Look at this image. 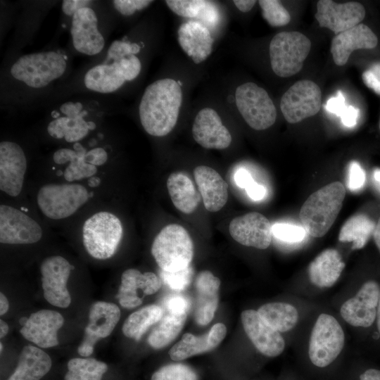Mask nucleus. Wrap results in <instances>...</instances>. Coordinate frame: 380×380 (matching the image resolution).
<instances>
[{
    "label": "nucleus",
    "instance_id": "nucleus-1",
    "mask_svg": "<svg viewBox=\"0 0 380 380\" xmlns=\"http://www.w3.org/2000/svg\"><path fill=\"white\" fill-rule=\"evenodd\" d=\"M140 49L137 43L113 41L108 49L105 61L85 73L86 88L94 92L110 94L118 91L125 82L135 80L141 70V63L136 55Z\"/></svg>",
    "mask_w": 380,
    "mask_h": 380
},
{
    "label": "nucleus",
    "instance_id": "nucleus-2",
    "mask_svg": "<svg viewBox=\"0 0 380 380\" xmlns=\"http://www.w3.org/2000/svg\"><path fill=\"white\" fill-rule=\"evenodd\" d=\"M182 103L178 82L163 78L150 84L139 106V116L144 130L153 137H164L175 127Z\"/></svg>",
    "mask_w": 380,
    "mask_h": 380
},
{
    "label": "nucleus",
    "instance_id": "nucleus-3",
    "mask_svg": "<svg viewBox=\"0 0 380 380\" xmlns=\"http://www.w3.org/2000/svg\"><path fill=\"white\" fill-rule=\"evenodd\" d=\"M346 193L341 182H334L307 198L300 210L299 218L308 234L319 238L328 232L342 208Z\"/></svg>",
    "mask_w": 380,
    "mask_h": 380
},
{
    "label": "nucleus",
    "instance_id": "nucleus-4",
    "mask_svg": "<svg viewBox=\"0 0 380 380\" xmlns=\"http://www.w3.org/2000/svg\"><path fill=\"white\" fill-rule=\"evenodd\" d=\"M67 68L65 54L52 50L21 56L11 65L10 74L15 81L37 89L61 78Z\"/></svg>",
    "mask_w": 380,
    "mask_h": 380
},
{
    "label": "nucleus",
    "instance_id": "nucleus-5",
    "mask_svg": "<svg viewBox=\"0 0 380 380\" xmlns=\"http://www.w3.org/2000/svg\"><path fill=\"white\" fill-rule=\"evenodd\" d=\"M151 254L161 270L177 272L190 266L194 257V243L185 228L170 224L155 237Z\"/></svg>",
    "mask_w": 380,
    "mask_h": 380
},
{
    "label": "nucleus",
    "instance_id": "nucleus-6",
    "mask_svg": "<svg viewBox=\"0 0 380 380\" xmlns=\"http://www.w3.org/2000/svg\"><path fill=\"white\" fill-rule=\"evenodd\" d=\"M120 219L109 212H99L89 217L82 227V241L94 258L106 260L115 253L122 237Z\"/></svg>",
    "mask_w": 380,
    "mask_h": 380
},
{
    "label": "nucleus",
    "instance_id": "nucleus-7",
    "mask_svg": "<svg viewBox=\"0 0 380 380\" xmlns=\"http://www.w3.org/2000/svg\"><path fill=\"white\" fill-rule=\"evenodd\" d=\"M310 47V40L299 32L277 33L269 46L273 72L281 77H289L298 73L303 66Z\"/></svg>",
    "mask_w": 380,
    "mask_h": 380
},
{
    "label": "nucleus",
    "instance_id": "nucleus-8",
    "mask_svg": "<svg viewBox=\"0 0 380 380\" xmlns=\"http://www.w3.org/2000/svg\"><path fill=\"white\" fill-rule=\"evenodd\" d=\"M93 109L82 101H66L52 113V120L47 126L49 134L68 143H77L96 128L91 120Z\"/></svg>",
    "mask_w": 380,
    "mask_h": 380
},
{
    "label": "nucleus",
    "instance_id": "nucleus-9",
    "mask_svg": "<svg viewBox=\"0 0 380 380\" xmlns=\"http://www.w3.org/2000/svg\"><path fill=\"white\" fill-rule=\"evenodd\" d=\"M89 197L87 189L81 184H48L39 189L37 202L46 217L61 220L74 214Z\"/></svg>",
    "mask_w": 380,
    "mask_h": 380
},
{
    "label": "nucleus",
    "instance_id": "nucleus-10",
    "mask_svg": "<svg viewBox=\"0 0 380 380\" xmlns=\"http://www.w3.org/2000/svg\"><path fill=\"white\" fill-rule=\"evenodd\" d=\"M237 109L246 122L255 130L270 127L277 118V110L268 93L256 84L248 82L235 91Z\"/></svg>",
    "mask_w": 380,
    "mask_h": 380
},
{
    "label": "nucleus",
    "instance_id": "nucleus-11",
    "mask_svg": "<svg viewBox=\"0 0 380 380\" xmlns=\"http://www.w3.org/2000/svg\"><path fill=\"white\" fill-rule=\"evenodd\" d=\"M344 345V333L338 322L331 315H319L311 332L308 354L312 363L325 367L333 362Z\"/></svg>",
    "mask_w": 380,
    "mask_h": 380
},
{
    "label": "nucleus",
    "instance_id": "nucleus-12",
    "mask_svg": "<svg viewBox=\"0 0 380 380\" xmlns=\"http://www.w3.org/2000/svg\"><path fill=\"white\" fill-rule=\"evenodd\" d=\"M321 90L311 80H299L282 96L280 108L285 120L291 124L316 115L321 106Z\"/></svg>",
    "mask_w": 380,
    "mask_h": 380
},
{
    "label": "nucleus",
    "instance_id": "nucleus-13",
    "mask_svg": "<svg viewBox=\"0 0 380 380\" xmlns=\"http://www.w3.org/2000/svg\"><path fill=\"white\" fill-rule=\"evenodd\" d=\"M72 270L63 257L53 255L45 258L40 266L44 297L53 306L65 308L71 303L67 282Z\"/></svg>",
    "mask_w": 380,
    "mask_h": 380
},
{
    "label": "nucleus",
    "instance_id": "nucleus-14",
    "mask_svg": "<svg viewBox=\"0 0 380 380\" xmlns=\"http://www.w3.org/2000/svg\"><path fill=\"white\" fill-rule=\"evenodd\" d=\"M120 318V310L116 304L106 301L93 303L83 340L77 348L78 353L82 357L91 355L97 341L112 333Z\"/></svg>",
    "mask_w": 380,
    "mask_h": 380
},
{
    "label": "nucleus",
    "instance_id": "nucleus-15",
    "mask_svg": "<svg viewBox=\"0 0 380 380\" xmlns=\"http://www.w3.org/2000/svg\"><path fill=\"white\" fill-rule=\"evenodd\" d=\"M70 34L75 49L82 54L100 53L105 46V39L99 29V19L91 6L77 10L70 18Z\"/></svg>",
    "mask_w": 380,
    "mask_h": 380
},
{
    "label": "nucleus",
    "instance_id": "nucleus-16",
    "mask_svg": "<svg viewBox=\"0 0 380 380\" xmlns=\"http://www.w3.org/2000/svg\"><path fill=\"white\" fill-rule=\"evenodd\" d=\"M42 237V229L32 217L10 205L0 206V242L31 244Z\"/></svg>",
    "mask_w": 380,
    "mask_h": 380
},
{
    "label": "nucleus",
    "instance_id": "nucleus-17",
    "mask_svg": "<svg viewBox=\"0 0 380 380\" xmlns=\"http://www.w3.org/2000/svg\"><path fill=\"white\" fill-rule=\"evenodd\" d=\"M365 13V7L358 2L338 4L320 0L315 17L321 27L328 28L337 35L360 24Z\"/></svg>",
    "mask_w": 380,
    "mask_h": 380
},
{
    "label": "nucleus",
    "instance_id": "nucleus-18",
    "mask_svg": "<svg viewBox=\"0 0 380 380\" xmlns=\"http://www.w3.org/2000/svg\"><path fill=\"white\" fill-rule=\"evenodd\" d=\"M379 295L378 283L373 280L364 283L354 297L343 303L341 317L354 327L372 326L376 319Z\"/></svg>",
    "mask_w": 380,
    "mask_h": 380
},
{
    "label": "nucleus",
    "instance_id": "nucleus-19",
    "mask_svg": "<svg viewBox=\"0 0 380 380\" xmlns=\"http://www.w3.org/2000/svg\"><path fill=\"white\" fill-rule=\"evenodd\" d=\"M27 159L22 147L15 142L4 141L0 144V189L15 197L23 186Z\"/></svg>",
    "mask_w": 380,
    "mask_h": 380
},
{
    "label": "nucleus",
    "instance_id": "nucleus-20",
    "mask_svg": "<svg viewBox=\"0 0 380 380\" xmlns=\"http://www.w3.org/2000/svg\"><path fill=\"white\" fill-rule=\"evenodd\" d=\"M229 231L236 242L246 246L264 250L272 241V225L265 216L257 212L234 218Z\"/></svg>",
    "mask_w": 380,
    "mask_h": 380
},
{
    "label": "nucleus",
    "instance_id": "nucleus-21",
    "mask_svg": "<svg viewBox=\"0 0 380 380\" xmlns=\"http://www.w3.org/2000/svg\"><path fill=\"white\" fill-rule=\"evenodd\" d=\"M241 319L246 335L260 353L273 357L283 352L285 342L280 332L266 323L258 311L244 310Z\"/></svg>",
    "mask_w": 380,
    "mask_h": 380
},
{
    "label": "nucleus",
    "instance_id": "nucleus-22",
    "mask_svg": "<svg viewBox=\"0 0 380 380\" xmlns=\"http://www.w3.org/2000/svg\"><path fill=\"white\" fill-rule=\"evenodd\" d=\"M162 283L153 272L141 273L136 269H128L121 276V284L116 298L125 308H134L142 303L145 296L156 293Z\"/></svg>",
    "mask_w": 380,
    "mask_h": 380
},
{
    "label": "nucleus",
    "instance_id": "nucleus-23",
    "mask_svg": "<svg viewBox=\"0 0 380 380\" xmlns=\"http://www.w3.org/2000/svg\"><path fill=\"white\" fill-rule=\"evenodd\" d=\"M192 135L195 141L207 149H224L232 142V135L223 125L218 113L213 108H204L196 114Z\"/></svg>",
    "mask_w": 380,
    "mask_h": 380
},
{
    "label": "nucleus",
    "instance_id": "nucleus-24",
    "mask_svg": "<svg viewBox=\"0 0 380 380\" xmlns=\"http://www.w3.org/2000/svg\"><path fill=\"white\" fill-rule=\"evenodd\" d=\"M63 323L61 313L44 309L31 314L20 332L39 348H48L58 344L57 333Z\"/></svg>",
    "mask_w": 380,
    "mask_h": 380
},
{
    "label": "nucleus",
    "instance_id": "nucleus-25",
    "mask_svg": "<svg viewBox=\"0 0 380 380\" xmlns=\"http://www.w3.org/2000/svg\"><path fill=\"white\" fill-rule=\"evenodd\" d=\"M378 43V39L366 25L356 26L336 35L331 40V53L337 65H344L351 53L357 49H371Z\"/></svg>",
    "mask_w": 380,
    "mask_h": 380
},
{
    "label": "nucleus",
    "instance_id": "nucleus-26",
    "mask_svg": "<svg viewBox=\"0 0 380 380\" xmlns=\"http://www.w3.org/2000/svg\"><path fill=\"white\" fill-rule=\"evenodd\" d=\"M194 286V319L199 325H207L213 319L218 306L220 280L211 272L203 270L196 276Z\"/></svg>",
    "mask_w": 380,
    "mask_h": 380
},
{
    "label": "nucleus",
    "instance_id": "nucleus-27",
    "mask_svg": "<svg viewBox=\"0 0 380 380\" xmlns=\"http://www.w3.org/2000/svg\"><path fill=\"white\" fill-rule=\"evenodd\" d=\"M226 334L227 327L222 323L215 324L207 333L199 336L186 333L172 347L169 355L172 360L180 361L211 351L220 345Z\"/></svg>",
    "mask_w": 380,
    "mask_h": 380
},
{
    "label": "nucleus",
    "instance_id": "nucleus-28",
    "mask_svg": "<svg viewBox=\"0 0 380 380\" xmlns=\"http://www.w3.org/2000/svg\"><path fill=\"white\" fill-rule=\"evenodd\" d=\"M194 175L205 208L209 212L220 210L228 200L227 182L215 170L205 165L196 167Z\"/></svg>",
    "mask_w": 380,
    "mask_h": 380
},
{
    "label": "nucleus",
    "instance_id": "nucleus-29",
    "mask_svg": "<svg viewBox=\"0 0 380 380\" xmlns=\"http://www.w3.org/2000/svg\"><path fill=\"white\" fill-rule=\"evenodd\" d=\"M213 39L208 29L197 21L190 20L178 29V42L182 50L199 64L213 51Z\"/></svg>",
    "mask_w": 380,
    "mask_h": 380
},
{
    "label": "nucleus",
    "instance_id": "nucleus-30",
    "mask_svg": "<svg viewBox=\"0 0 380 380\" xmlns=\"http://www.w3.org/2000/svg\"><path fill=\"white\" fill-rule=\"evenodd\" d=\"M345 267L338 251L327 248L321 252L309 265L310 281L319 288L330 287L338 279Z\"/></svg>",
    "mask_w": 380,
    "mask_h": 380
},
{
    "label": "nucleus",
    "instance_id": "nucleus-31",
    "mask_svg": "<svg viewBox=\"0 0 380 380\" xmlns=\"http://www.w3.org/2000/svg\"><path fill=\"white\" fill-rule=\"evenodd\" d=\"M51 366L52 360L46 352L27 345L23 348L18 365L7 380H40Z\"/></svg>",
    "mask_w": 380,
    "mask_h": 380
},
{
    "label": "nucleus",
    "instance_id": "nucleus-32",
    "mask_svg": "<svg viewBox=\"0 0 380 380\" xmlns=\"http://www.w3.org/2000/svg\"><path fill=\"white\" fill-rule=\"evenodd\" d=\"M87 152V150L80 143L77 142L74 144L72 149L61 148L53 153V160L55 163L62 165L70 163L63 172L66 181L73 182L89 178L96 173V166L86 161Z\"/></svg>",
    "mask_w": 380,
    "mask_h": 380
},
{
    "label": "nucleus",
    "instance_id": "nucleus-33",
    "mask_svg": "<svg viewBox=\"0 0 380 380\" xmlns=\"http://www.w3.org/2000/svg\"><path fill=\"white\" fill-rule=\"evenodd\" d=\"M167 188L175 208L184 214H191L198 208L200 196L191 179L182 172L171 173Z\"/></svg>",
    "mask_w": 380,
    "mask_h": 380
},
{
    "label": "nucleus",
    "instance_id": "nucleus-34",
    "mask_svg": "<svg viewBox=\"0 0 380 380\" xmlns=\"http://www.w3.org/2000/svg\"><path fill=\"white\" fill-rule=\"evenodd\" d=\"M375 227V222L367 215L355 214L341 227L338 240L341 242H351L352 249H361L373 235Z\"/></svg>",
    "mask_w": 380,
    "mask_h": 380
},
{
    "label": "nucleus",
    "instance_id": "nucleus-35",
    "mask_svg": "<svg viewBox=\"0 0 380 380\" xmlns=\"http://www.w3.org/2000/svg\"><path fill=\"white\" fill-rule=\"evenodd\" d=\"M258 312L261 318L279 332L292 329L298 322L296 308L286 303H269L260 306Z\"/></svg>",
    "mask_w": 380,
    "mask_h": 380
},
{
    "label": "nucleus",
    "instance_id": "nucleus-36",
    "mask_svg": "<svg viewBox=\"0 0 380 380\" xmlns=\"http://www.w3.org/2000/svg\"><path fill=\"white\" fill-rule=\"evenodd\" d=\"M163 314V308L154 304L137 310L125 321L122 333L127 338L139 341L151 326L161 319Z\"/></svg>",
    "mask_w": 380,
    "mask_h": 380
},
{
    "label": "nucleus",
    "instance_id": "nucleus-37",
    "mask_svg": "<svg viewBox=\"0 0 380 380\" xmlns=\"http://www.w3.org/2000/svg\"><path fill=\"white\" fill-rule=\"evenodd\" d=\"M187 316H180L164 312L158 324L148 338V344L155 349L169 345L180 333Z\"/></svg>",
    "mask_w": 380,
    "mask_h": 380
},
{
    "label": "nucleus",
    "instance_id": "nucleus-38",
    "mask_svg": "<svg viewBox=\"0 0 380 380\" xmlns=\"http://www.w3.org/2000/svg\"><path fill=\"white\" fill-rule=\"evenodd\" d=\"M68 369L64 380H101L108 365L94 358L76 357L68 361Z\"/></svg>",
    "mask_w": 380,
    "mask_h": 380
},
{
    "label": "nucleus",
    "instance_id": "nucleus-39",
    "mask_svg": "<svg viewBox=\"0 0 380 380\" xmlns=\"http://www.w3.org/2000/svg\"><path fill=\"white\" fill-rule=\"evenodd\" d=\"M258 4L262 10V15L272 27L286 25L291 20V15L279 1L260 0Z\"/></svg>",
    "mask_w": 380,
    "mask_h": 380
},
{
    "label": "nucleus",
    "instance_id": "nucleus-40",
    "mask_svg": "<svg viewBox=\"0 0 380 380\" xmlns=\"http://www.w3.org/2000/svg\"><path fill=\"white\" fill-rule=\"evenodd\" d=\"M151 380H198V377L189 366L175 363L160 367L152 374Z\"/></svg>",
    "mask_w": 380,
    "mask_h": 380
},
{
    "label": "nucleus",
    "instance_id": "nucleus-41",
    "mask_svg": "<svg viewBox=\"0 0 380 380\" xmlns=\"http://www.w3.org/2000/svg\"><path fill=\"white\" fill-rule=\"evenodd\" d=\"M165 3L173 13L188 18L200 17L210 6L209 1L203 0H167Z\"/></svg>",
    "mask_w": 380,
    "mask_h": 380
},
{
    "label": "nucleus",
    "instance_id": "nucleus-42",
    "mask_svg": "<svg viewBox=\"0 0 380 380\" xmlns=\"http://www.w3.org/2000/svg\"><path fill=\"white\" fill-rule=\"evenodd\" d=\"M272 232L275 238L287 243L302 241L307 234L303 227L289 223H275L272 225Z\"/></svg>",
    "mask_w": 380,
    "mask_h": 380
},
{
    "label": "nucleus",
    "instance_id": "nucleus-43",
    "mask_svg": "<svg viewBox=\"0 0 380 380\" xmlns=\"http://www.w3.org/2000/svg\"><path fill=\"white\" fill-rule=\"evenodd\" d=\"M193 276V270L189 266L186 269L177 272H165L161 270L162 280L170 289L176 291L184 290L190 284Z\"/></svg>",
    "mask_w": 380,
    "mask_h": 380
},
{
    "label": "nucleus",
    "instance_id": "nucleus-44",
    "mask_svg": "<svg viewBox=\"0 0 380 380\" xmlns=\"http://www.w3.org/2000/svg\"><path fill=\"white\" fill-rule=\"evenodd\" d=\"M191 308L188 298L181 294H173L168 296L164 302L163 310L173 315L187 316Z\"/></svg>",
    "mask_w": 380,
    "mask_h": 380
},
{
    "label": "nucleus",
    "instance_id": "nucleus-45",
    "mask_svg": "<svg viewBox=\"0 0 380 380\" xmlns=\"http://www.w3.org/2000/svg\"><path fill=\"white\" fill-rule=\"evenodd\" d=\"M153 2L149 0H114L112 4L120 14L129 16L137 11L146 8Z\"/></svg>",
    "mask_w": 380,
    "mask_h": 380
},
{
    "label": "nucleus",
    "instance_id": "nucleus-46",
    "mask_svg": "<svg viewBox=\"0 0 380 380\" xmlns=\"http://www.w3.org/2000/svg\"><path fill=\"white\" fill-rule=\"evenodd\" d=\"M366 175L364 170L357 161H352L348 166V187L350 191L360 189L365 183Z\"/></svg>",
    "mask_w": 380,
    "mask_h": 380
},
{
    "label": "nucleus",
    "instance_id": "nucleus-47",
    "mask_svg": "<svg viewBox=\"0 0 380 380\" xmlns=\"http://www.w3.org/2000/svg\"><path fill=\"white\" fill-rule=\"evenodd\" d=\"M365 84L380 95V62L372 64L362 75Z\"/></svg>",
    "mask_w": 380,
    "mask_h": 380
},
{
    "label": "nucleus",
    "instance_id": "nucleus-48",
    "mask_svg": "<svg viewBox=\"0 0 380 380\" xmlns=\"http://www.w3.org/2000/svg\"><path fill=\"white\" fill-rule=\"evenodd\" d=\"M347 106L344 95L341 91H338L335 97L330 98L326 103V110L331 113L341 117Z\"/></svg>",
    "mask_w": 380,
    "mask_h": 380
},
{
    "label": "nucleus",
    "instance_id": "nucleus-49",
    "mask_svg": "<svg viewBox=\"0 0 380 380\" xmlns=\"http://www.w3.org/2000/svg\"><path fill=\"white\" fill-rule=\"evenodd\" d=\"M108 155L105 148L96 147L88 150L85 156L86 161L95 166L102 165L107 161Z\"/></svg>",
    "mask_w": 380,
    "mask_h": 380
},
{
    "label": "nucleus",
    "instance_id": "nucleus-50",
    "mask_svg": "<svg viewBox=\"0 0 380 380\" xmlns=\"http://www.w3.org/2000/svg\"><path fill=\"white\" fill-rule=\"evenodd\" d=\"M92 4V1L88 0H65L62 1V11L63 13L71 16L80 8L89 6Z\"/></svg>",
    "mask_w": 380,
    "mask_h": 380
},
{
    "label": "nucleus",
    "instance_id": "nucleus-51",
    "mask_svg": "<svg viewBox=\"0 0 380 380\" xmlns=\"http://www.w3.org/2000/svg\"><path fill=\"white\" fill-rule=\"evenodd\" d=\"M359 109L353 106H347L346 108L341 115L343 125L348 127H354L357 123L359 116Z\"/></svg>",
    "mask_w": 380,
    "mask_h": 380
},
{
    "label": "nucleus",
    "instance_id": "nucleus-52",
    "mask_svg": "<svg viewBox=\"0 0 380 380\" xmlns=\"http://www.w3.org/2000/svg\"><path fill=\"white\" fill-rule=\"evenodd\" d=\"M236 184L242 189H246L253 181L251 173L244 168H239L234 175Z\"/></svg>",
    "mask_w": 380,
    "mask_h": 380
},
{
    "label": "nucleus",
    "instance_id": "nucleus-53",
    "mask_svg": "<svg viewBox=\"0 0 380 380\" xmlns=\"http://www.w3.org/2000/svg\"><path fill=\"white\" fill-rule=\"evenodd\" d=\"M247 195L253 201H258L262 200L266 195L265 187L253 181L246 189Z\"/></svg>",
    "mask_w": 380,
    "mask_h": 380
},
{
    "label": "nucleus",
    "instance_id": "nucleus-54",
    "mask_svg": "<svg viewBox=\"0 0 380 380\" xmlns=\"http://www.w3.org/2000/svg\"><path fill=\"white\" fill-rule=\"evenodd\" d=\"M256 1L252 0H235L234 1V5L236 8L241 12L247 13L250 11L254 5L255 4Z\"/></svg>",
    "mask_w": 380,
    "mask_h": 380
},
{
    "label": "nucleus",
    "instance_id": "nucleus-55",
    "mask_svg": "<svg viewBox=\"0 0 380 380\" xmlns=\"http://www.w3.org/2000/svg\"><path fill=\"white\" fill-rule=\"evenodd\" d=\"M360 380H380V370L376 369H367L360 376Z\"/></svg>",
    "mask_w": 380,
    "mask_h": 380
},
{
    "label": "nucleus",
    "instance_id": "nucleus-56",
    "mask_svg": "<svg viewBox=\"0 0 380 380\" xmlns=\"http://www.w3.org/2000/svg\"><path fill=\"white\" fill-rule=\"evenodd\" d=\"M9 304L7 298L1 292L0 293V315H5L8 310Z\"/></svg>",
    "mask_w": 380,
    "mask_h": 380
},
{
    "label": "nucleus",
    "instance_id": "nucleus-57",
    "mask_svg": "<svg viewBox=\"0 0 380 380\" xmlns=\"http://www.w3.org/2000/svg\"><path fill=\"white\" fill-rule=\"evenodd\" d=\"M374 243L380 253V217L376 224V227L373 233Z\"/></svg>",
    "mask_w": 380,
    "mask_h": 380
},
{
    "label": "nucleus",
    "instance_id": "nucleus-58",
    "mask_svg": "<svg viewBox=\"0 0 380 380\" xmlns=\"http://www.w3.org/2000/svg\"><path fill=\"white\" fill-rule=\"evenodd\" d=\"M9 327L8 324L3 319L0 320V337L4 338L8 333Z\"/></svg>",
    "mask_w": 380,
    "mask_h": 380
},
{
    "label": "nucleus",
    "instance_id": "nucleus-59",
    "mask_svg": "<svg viewBox=\"0 0 380 380\" xmlns=\"http://www.w3.org/2000/svg\"><path fill=\"white\" fill-rule=\"evenodd\" d=\"M101 183V179L99 177L92 176L88 179V185L90 187H96Z\"/></svg>",
    "mask_w": 380,
    "mask_h": 380
},
{
    "label": "nucleus",
    "instance_id": "nucleus-60",
    "mask_svg": "<svg viewBox=\"0 0 380 380\" xmlns=\"http://www.w3.org/2000/svg\"><path fill=\"white\" fill-rule=\"evenodd\" d=\"M376 318L377 328H378V331L380 335V295H379V302H378V305H377Z\"/></svg>",
    "mask_w": 380,
    "mask_h": 380
},
{
    "label": "nucleus",
    "instance_id": "nucleus-61",
    "mask_svg": "<svg viewBox=\"0 0 380 380\" xmlns=\"http://www.w3.org/2000/svg\"><path fill=\"white\" fill-rule=\"evenodd\" d=\"M374 179L380 186V169H376L374 171Z\"/></svg>",
    "mask_w": 380,
    "mask_h": 380
},
{
    "label": "nucleus",
    "instance_id": "nucleus-62",
    "mask_svg": "<svg viewBox=\"0 0 380 380\" xmlns=\"http://www.w3.org/2000/svg\"><path fill=\"white\" fill-rule=\"evenodd\" d=\"M0 346H1L0 350H1V353L2 350H3V348H4V346H3V345H2V343H0Z\"/></svg>",
    "mask_w": 380,
    "mask_h": 380
}]
</instances>
